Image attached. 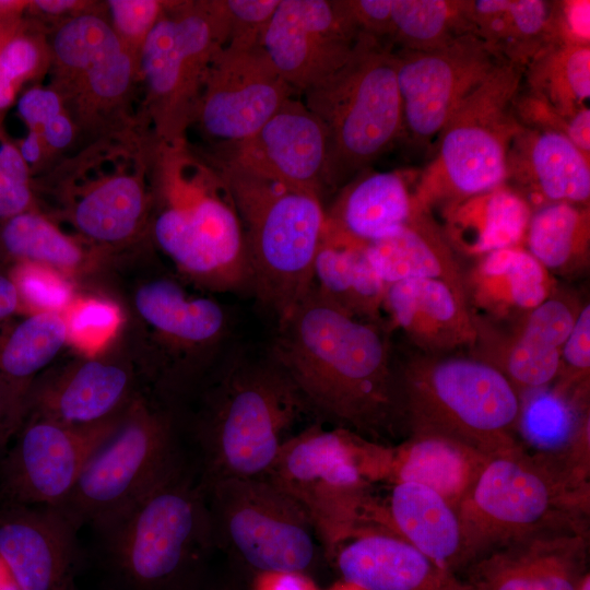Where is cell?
<instances>
[{"mask_svg": "<svg viewBox=\"0 0 590 590\" xmlns=\"http://www.w3.org/2000/svg\"><path fill=\"white\" fill-rule=\"evenodd\" d=\"M225 182L249 260L250 291L280 322L312 286L326 232V208L312 193L232 162L205 160Z\"/></svg>", "mask_w": 590, "mask_h": 590, "instance_id": "obj_6", "label": "cell"}, {"mask_svg": "<svg viewBox=\"0 0 590 590\" xmlns=\"http://www.w3.org/2000/svg\"><path fill=\"white\" fill-rule=\"evenodd\" d=\"M527 91L563 115L588 106L590 45L553 44L524 68Z\"/></svg>", "mask_w": 590, "mask_h": 590, "instance_id": "obj_39", "label": "cell"}, {"mask_svg": "<svg viewBox=\"0 0 590 590\" xmlns=\"http://www.w3.org/2000/svg\"><path fill=\"white\" fill-rule=\"evenodd\" d=\"M590 371V305L581 306L575 323L560 352L557 389L568 392L573 388L586 390Z\"/></svg>", "mask_w": 590, "mask_h": 590, "instance_id": "obj_50", "label": "cell"}, {"mask_svg": "<svg viewBox=\"0 0 590 590\" xmlns=\"http://www.w3.org/2000/svg\"><path fill=\"white\" fill-rule=\"evenodd\" d=\"M524 243L550 273L568 278L585 272L590 253L589 204L554 202L534 209Z\"/></svg>", "mask_w": 590, "mask_h": 590, "instance_id": "obj_37", "label": "cell"}, {"mask_svg": "<svg viewBox=\"0 0 590 590\" xmlns=\"http://www.w3.org/2000/svg\"><path fill=\"white\" fill-rule=\"evenodd\" d=\"M211 158L232 162L318 197L331 192L328 137L304 102L290 97L250 137L216 145Z\"/></svg>", "mask_w": 590, "mask_h": 590, "instance_id": "obj_20", "label": "cell"}, {"mask_svg": "<svg viewBox=\"0 0 590 590\" xmlns=\"http://www.w3.org/2000/svg\"><path fill=\"white\" fill-rule=\"evenodd\" d=\"M406 435L447 437L489 457L520 445L521 394L479 357L415 355L398 359Z\"/></svg>", "mask_w": 590, "mask_h": 590, "instance_id": "obj_7", "label": "cell"}, {"mask_svg": "<svg viewBox=\"0 0 590 590\" xmlns=\"http://www.w3.org/2000/svg\"><path fill=\"white\" fill-rule=\"evenodd\" d=\"M0 253L12 264L30 262L72 274L85 263L82 247L35 210L0 225Z\"/></svg>", "mask_w": 590, "mask_h": 590, "instance_id": "obj_40", "label": "cell"}, {"mask_svg": "<svg viewBox=\"0 0 590 590\" xmlns=\"http://www.w3.org/2000/svg\"><path fill=\"white\" fill-rule=\"evenodd\" d=\"M78 531L56 508L0 505V557L22 590H74Z\"/></svg>", "mask_w": 590, "mask_h": 590, "instance_id": "obj_22", "label": "cell"}, {"mask_svg": "<svg viewBox=\"0 0 590 590\" xmlns=\"http://www.w3.org/2000/svg\"><path fill=\"white\" fill-rule=\"evenodd\" d=\"M403 135L418 145L437 138L463 102L504 61L472 34L430 50H396Z\"/></svg>", "mask_w": 590, "mask_h": 590, "instance_id": "obj_17", "label": "cell"}, {"mask_svg": "<svg viewBox=\"0 0 590 590\" xmlns=\"http://www.w3.org/2000/svg\"><path fill=\"white\" fill-rule=\"evenodd\" d=\"M531 213L526 199L504 184L441 208L440 227L453 251L481 258L522 246Z\"/></svg>", "mask_w": 590, "mask_h": 590, "instance_id": "obj_34", "label": "cell"}, {"mask_svg": "<svg viewBox=\"0 0 590 590\" xmlns=\"http://www.w3.org/2000/svg\"><path fill=\"white\" fill-rule=\"evenodd\" d=\"M529 393H531L530 400L526 405L521 403L519 429L522 428L523 433L526 432L535 440L550 444L563 440L567 444L571 439L568 436L573 437L579 428H569L571 423L567 402L568 393L557 388L552 392H546L543 388Z\"/></svg>", "mask_w": 590, "mask_h": 590, "instance_id": "obj_46", "label": "cell"}, {"mask_svg": "<svg viewBox=\"0 0 590 590\" xmlns=\"http://www.w3.org/2000/svg\"><path fill=\"white\" fill-rule=\"evenodd\" d=\"M126 410L90 425L27 414L0 460L2 500L60 507L90 460L117 430Z\"/></svg>", "mask_w": 590, "mask_h": 590, "instance_id": "obj_16", "label": "cell"}, {"mask_svg": "<svg viewBox=\"0 0 590 590\" xmlns=\"http://www.w3.org/2000/svg\"><path fill=\"white\" fill-rule=\"evenodd\" d=\"M394 47L359 34L347 61L304 92L328 137L331 190L362 174L403 135Z\"/></svg>", "mask_w": 590, "mask_h": 590, "instance_id": "obj_8", "label": "cell"}, {"mask_svg": "<svg viewBox=\"0 0 590 590\" xmlns=\"http://www.w3.org/2000/svg\"><path fill=\"white\" fill-rule=\"evenodd\" d=\"M50 50L45 31L19 28L0 49V114L14 102L21 86L49 71Z\"/></svg>", "mask_w": 590, "mask_h": 590, "instance_id": "obj_42", "label": "cell"}, {"mask_svg": "<svg viewBox=\"0 0 590 590\" xmlns=\"http://www.w3.org/2000/svg\"><path fill=\"white\" fill-rule=\"evenodd\" d=\"M579 590H590V575L589 574L582 580Z\"/></svg>", "mask_w": 590, "mask_h": 590, "instance_id": "obj_63", "label": "cell"}, {"mask_svg": "<svg viewBox=\"0 0 590 590\" xmlns=\"http://www.w3.org/2000/svg\"><path fill=\"white\" fill-rule=\"evenodd\" d=\"M552 26L556 44L590 45V1H553Z\"/></svg>", "mask_w": 590, "mask_h": 590, "instance_id": "obj_51", "label": "cell"}, {"mask_svg": "<svg viewBox=\"0 0 590 590\" xmlns=\"http://www.w3.org/2000/svg\"><path fill=\"white\" fill-rule=\"evenodd\" d=\"M138 393L133 371L127 364L86 357L36 377L28 389L27 414L90 425L121 413Z\"/></svg>", "mask_w": 590, "mask_h": 590, "instance_id": "obj_23", "label": "cell"}, {"mask_svg": "<svg viewBox=\"0 0 590 590\" xmlns=\"http://www.w3.org/2000/svg\"><path fill=\"white\" fill-rule=\"evenodd\" d=\"M17 113L44 143L47 161L66 153L78 140L76 128L61 98L50 87L33 86L17 102Z\"/></svg>", "mask_w": 590, "mask_h": 590, "instance_id": "obj_43", "label": "cell"}, {"mask_svg": "<svg viewBox=\"0 0 590 590\" xmlns=\"http://www.w3.org/2000/svg\"><path fill=\"white\" fill-rule=\"evenodd\" d=\"M204 488L216 551L250 575H310L321 554L303 510L268 480L231 479Z\"/></svg>", "mask_w": 590, "mask_h": 590, "instance_id": "obj_14", "label": "cell"}, {"mask_svg": "<svg viewBox=\"0 0 590 590\" xmlns=\"http://www.w3.org/2000/svg\"><path fill=\"white\" fill-rule=\"evenodd\" d=\"M68 343L67 326L61 312L28 314L0 328V378L30 388Z\"/></svg>", "mask_w": 590, "mask_h": 590, "instance_id": "obj_38", "label": "cell"}, {"mask_svg": "<svg viewBox=\"0 0 590 590\" xmlns=\"http://www.w3.org/2000/svg\"><path fill=\"white\" fill-rule=\"evenodd\" d=\"M31 169L16 145L0 143V225L33 208Z\"/></svg>", "mask_w": 590, "mask_h": 590, "instance_id": "obj_48", "label": "cell"}, {"mask_svg": "<svg viewBox=\"0 0 590 590\" xmlns=\"http://www.w3.org/2000/svg\"><path fill=\"white\" fill-rule=\"evenodd\" d=\"M223 3L228 30L225 47L249 49L261 46L280 0H223Z\"/></svg>", "mask_w": 590, "mask_h": 590, "instance_id": "obj_49", "label": "cell"}, {"mask_svg": "<svg viewBox=\"0 0 590 590\" xmlns=\"http://www.w3.org/2000/svg\"><path fill=\"white\" fill-rule=\"evenodd\" d=\"M524 68L502 61L460 104L437 137V153L413 190L426 211L506 182L508 151L522 126L514 102Z\"/></svg>", "mask_w": 590, "mask_h": 590, "instance_id": "obj_10", "label": "cell"}, {"mask_svg": "<svg viewBox=\"0 0 590 590\" xmlns=\"http://www.w3.org/2000/svg\"><path fill=\"white\" fill-rule=\"evenodd\" d=\"M168 1L108 0L105 7L110 25L123 45L138 58L152 28Z\"/></svg>", "mask_w": 590, "mask_h": 590, "instance_id": "obj_47", "label": "cell"}, {"mask_svg": "<svg viewBox=\"0 0 590 590\" xmlns=\"http://www.w3.org/2000/svg\"><path fill=\"white\" fill-rule=\"evenodd\" d=\"M134 305L157 345L152 376L158 400L175 410L234 344L229 345L233 319L216 299L193 296L169 278L138 287Z\"/></svg>", "mask_w": 590, "mask_h": 590, "instance_id": "obj_15", "label": "cell"}, {"mask_svg": "<svg viewBox=\"0 0 590 590\" xmlns=\"http://www.w3.org/2000/svg\"><path fill=\"white\" fill-rule=\"evenodd\" d=\"M0 590H22L12 573L0 557Z\"/></svg>", "mask_w": 590, "mask_h": 590, "instance_id": "obj_60", "label": "cell"}, {"mask_svg": "<svg viewBox=\"0 0 590 590\" xmlns=\"http://www.w3.org/2000/svg\"><path fill=\"white\" fill-rule=\"evenodd\" d=\"M362 437L315 422L286 441L263 477L303 510L330 560L344 542L379 520L381 507L362 467Z\"/></svg>", "mask_w": 590, "mask_h": 590, "instance_id": "obj_11", "label": "cell"}, {"mask_svg": "<svg viewBox=\"0 0 590 590\" xmlns=\"http://www.w3.org/2000/svg\"><path fill=\"white\" fill-rule=\"evenodd\" d=\"M588 548V530H540L475 560L463 580L471 590H579L589 574Z\"/></svg>", "mask_w": 590, "mask_h": 590, "instance_id": "obj_21", "label": "cell"}, {"mask_svg": "<svg viewBox=\"0 0 590 590\" xmlns=\"http://www.w3.org/2000/svg\"><path fill=\"white\" fill-rule=\"evenodd\" d=\"M146 143L132 165L117 164L73 188L70 217L86 238L103 245L131 240L148 222L152 192L146 186Z\"/></svg>", "mask_w": 590, "mask_h": 590, "instance_id": "obj_28", "label": "cell"}, {"mask_svg": "<svg viewBox=\"0 0 590 590\" xmlns=\"http://www.w3.org/2000/svg\"><path fill=\"white\" fill-rule=\"evenodd\" d=\"M27 5L28 2L0 1V27L19 21L23 9Z\"/></svg>", "mask_w": 590, "mask_h": 590, "instance_id": "obj_59", "label": "cell"}, {"mask_svg": "<svg viewBox=\"0 0 590 590\" xmlns=\"http://www.w3.org/2000/svg\"><path fill=\"white\" fill-rule=\"evenodd\" d=\"M505 184L532 211L554 202L589 204V155L562 133L522 127L508 151Z\"/></svg>", "mask_w": 590, "mask_h": 590, "instance_id": "obj_27", "label": "cell"}, {"mask_svg": "<svg viewBox=\"0 0 590 590\" xmlns=\"http://www.w3.org/2000/svg\"><path fill=\"white\" fill-rule=\"evenodd\" d=\"M28 389L0 378V460L27 414Z\"/></svg>", "mask_w": 590, "mask_h": 590, "instance_id": "obj_53", "label": "cell"}, {"mask_svg": "<svg viewBox=\"0 0 590 590\" xmlns=\"http://www.w3.org/2000/svg\"><path fill=\"white\" fill-rule=\"evenodd\" d=\"M342 580L361 590H471L397 533L364 529L334 553Z\"/></svg>", "mask_w": 590, "mask_h": 590, "instance_id": "obj_25", "label": "cell"}, {"mask_svg": "<svg viewBox=\"0 0 590 590\" xmlns=\"http://www.w3.org/2000/svg\"><path fill=\"white\" fill-rule=\"evenodd\" d=\"M20 26V20L0 27V49Z\"/></svg>", "mask_w": 590, "mask_h": 590, "instance_id": "obj_62", "label": "cell"}, {"mask_svg": "<svg viewBox=\"0 0 590 590\" xmlns=\"http://www.w3.org/2000/svg\"><path fill=\"white\" fill-rule=\"evenodd\" d=\"M17 149L30 169L48 165L45 146L37 132L28 130Z\"/></svg>", "mask_w": 590, "mask_h": 590, "instance_id": "obj_58", "label": "cell"}, {"mask_svg": "<svg viewBox=\"0 0 590 590\" xmlns=\"http://www.w3.org/2000/svg\"><path fill=\"white\" fill-rule=\"evenodd\" d=\"M92 3L91 1L79 0H37L30 2V7L34 8V11L47 19L48 22H55V25H57L85 10Z\"/></svg>", "mask_w": 590, "mask_h": 590, "instance_id": "obj_55", "label": "cell"}, {"mask_svg": "<svg viewBox=\"0 0 590 590\" xmlns=\"http://www.w3.org/2000/svg\"><path fill=\"white\" fill-rule=\"evenodd\" d=\"M1 503H2V498L0 497V505H1Z\"/></svg>", "mask_w": 590, "mask_h": 590, "instance_id": "obj_64", "label": "cell"}, {"mask_svg": "<svg viewBox=\"0 0 590 590\" xmlns=\"http://www.w3.org/2000/svg\"><path fill=\"white\" fill-rule=\"evenodd\" d=\"M62 315L68 343L87 354L105 346L120 323L118 306L96 297L74 298Z\"/></svg>", "mask_w": 590, "mask_h": 590, "instance_id": "obj_45", "label": "cell"}, {"mask_svg": "<svg viewBox=\"0 0 590 590\" xmlns=\"http://www.w3.org/2000/svg\"><path fill=\"white\" fill-rule=\"evenodd\" d=\"M251 577L250 590H317L310 576L302 573H259Z\"/></svg>", "mask_w": 590, "mask_h": 590, "instance_id": "obj_54", "label": "cell"}, {"mask_svg": "<svg viewBox=\"0 0 590 590\" xmlns=\"http://www.w3.org/2000/svg\"><path fill=\"white\" fill-rule=\"evenodd\" d=\"M118 590H197L216 551L204 488L186 456L98 531Z\"/></svg>", "mask_w": 590, "mask_h": 590, "instance_id": "obj_5", "label": "cell"}, {"mask_svg": "<svg viewBox=\"0 0 590 590\" xmlns=\"http://www.w3.org/2000/svg\"><path fill=\"white\" fill-rule=\"evenodd\" d=\"M586 155H590V109L589 106L578 109L571 117L567 137Z\"/></svg>", "mask_w": 590, "mask_h": 590, "instance_id": "obj_57", "label": "cell"}, {"mask_svg": "<svg viewBox=\"0 0 590 590\" xmlns=\"http://www.w3.org/2000/svg\"><path fill=\"white\" fill-rule=\"evenodd\" d=\"M391 16V44L400 50H430L472 34L467 0H392Z\"/></svg>", "mask_w": 590, "mask_h": 590, "instance_id": "obj_41", "label": "cell"}, {"mask_svg": "<svg viewBox=\"0 0 590 590\" xmlns=\"http://www.w3.org/2000/svg\"><path fill=\"white\" fill-rule=\"evenodd\" d=\"M190 450L203 487L231 479H261L295 427L314 416L269 350L232 345L191 394Z\"/></svg>", "mask_w": 590, "mask_h": 590, "instance_id": "obj_2", "label": "cell"}, {"mask_svg": "<svg viewBox=\"0 0 590 590\" xmlns=\"http://www.w3.org/2000/svg\"><path fill=\"white\" fill-rule=\"evenodd\" d=\"M581 306L557 290L515 322L502 341L479 334L477 343L491 356L483 359L497 367L522 392L547 388L560 370V352Z\"/></svg>", "mask_w": 590, "mask_h": 590, "instance_id": "obj_24", "label": "cell"}, {"mask_svg": "<svg viewBox=\"0 0 590 590\" xmlns=\"http://www.w3.org/2000/svg\"><path fill=\"white\" fill-rule=\"evenodd\" d=\"M197 590H244L237 582L232 580L220 582H208V579Z\"/></svg>", "mask_w": 590, "mask_h": 590, "instance_id": "obj_61", "label": "cell"}, {"mask_svg": "<svg viewBox=\"0 0 590 590\" xmlns=\"http://www.w3.org/2000/svg\"><path fill=\"white\" fill-rule=\"evenodd\" d=\"M382 524L451 573L465 570L458 511L430 487L415 482L391 484Z\"/></svg>", "mask_w": 590, "mask_h": 590, "instance_id": "obj_33", "label": "cell"}, {"mask_svg": "<svg viewBox=\"0 0 590 590\" xmlns=\"http://www.w3.org/2000/svg\"><path fill=\"white\" fill-rule=\"evenodd\" d=\"M152 234L177 270L217 293L250 290L251 273L243 226L220 174L187 142L152 140L148 148Z\"/></svg>", "mask_w": 590, "mask_h": 590, "instance_id": "obj_3", "label": "cell"}, {"mask_svg": "<svg viewBox=\"0 0 590 590\" xmlns=\"http://www.w3.org/2000/svg\"><path fill=\"white\" fill-rule=\"evenodd\" d=\"M552 11L553 1L467 0L472 34L500 59L523 68L555 44Z\"/></svg>", "mask_w": 590, "mask_h": 590, "instance_id": "obj_35", "label": "cell"}, {"mask_svg": "<svg viewBox=\"0 0 590 590\" xmlns=\"http://www.w3.org/2000/svg\"><path fill=\"white\" fill-rule=\"evenodd\" d=\"M227 35L223 0L167 2L139 59L146 114L156 141H186L209 68L226 45Z\"/></svg>", "mask_w": 590, "mask_h": 590, "instance_id": "obj_13", "label": "cell"}, {"mask_svg": "<svg viewBox=\"0 0 590 590\" xmlns=\"http://www.w3.org/2000/svg\"><path fill=\"white\" fill-rule=\"evenodd\" d=\"M382 311L423 355H452L475 346L477 327L467 300L436 279H409L387 285Z\"/></svg>", "mask_w": 590, "mask_h": 590, "instance_id": "obj_26", "label": "cell"}, {"mask_svg": "<svg viewBox=\"0 0 590 590\" xmlns=\"http://www.w3.org/2000/svg\"><path fill=\"white\" fill-rule=\"evenodd\" d=\"M312 286L354 317L385 321L387 285L371 268L362 246L324 236L314 263Z\"/></svg>", "mask_w": 590, "mask_h": 590, "instance_id": "obj_36", "label": "cell"}, {"mask_svg": "<svg viewBox=\"0 0 590 590\" xmlns=\"http://www.w3.org/2000/svg\"><path fill=\"white\" fill-rule=\"evenodd\" d=\"M464 274V295L474 317L518 321L555 291L551 273L522 246L489 252Z\"/></svg>", "mask_w": 590, "mask_h": 590, "instance_id": "obj_30", "label": "cell"}, {"mask_svg": "<svg viewBox=\"0 0 590 590\" xmlns=\"http://www.w3.org/2000/svg\"><path fill=\"white\" fill-rule=\"evenodd\" d=\"M48 43L49 86L61 98L78 139L102 142L128 135L139 59L113 30L105 4L93 2L55 25Z\"/></svg>", "mask_w": 590, "mask_h": 590, "instance_id": "obj_9", "label": "cell"}, {"mask_svg": "<svg viewBox=\"0 0 590 590\" xmlns=\"http://www.w3.org/2000/svg\"><path fill=\"white\" fill-rule=\"evenodd\" d=\"M8 273L16 286L23 311L28 314H62L75 298L68 275L56 269L22 262L12 264Z\"/></svg>", "mask_w": 590, "mask_h": 590, "instance_id": "obj_44", "label": "cell"}, {"mask_svg": "<svg viewBox=\"0 0 590 590\" xmlns=\"http://www.w3.org/2000/svg\"><path fill=\"white\" fill-rule=\"evenodd\" d=\"M364 252L386 285L409 279H436L465 298L464 273L455 251L432 212L418 204L405 224L364 246Z\"/></svg>", "mask_w": 590, "mask_h": 590, "instance_id": "obj_32", "label": "cell"}, {"mask_svg": "<svg viewBox=\"0 0 590 590\" xmlns=\"http://www.w3.org/2000/svg\"><path fill=\"white\" fill-rule=\"evenodd\" d=\"M343 3L358 34L391 44L392 0H343Z\"/></svg>", "mask_w": 590, "mask_h": 590, "instance_id": "obj_52", "label": "cell"}, {"mask_svg": "<svg viewBox=\"0 0 590 590\" xmlns=\"http://www.w3.org/2000/svg\"><path fill=\"white\" fill-rule=\"evenodd\" d=\"M295 91L261 46L223 47L205 79L193 125L217 145L255 133Z\"/></svg>", "mask_w": 590, "mask_h": 590, "instance_id": "obj_18", "label": "cell"}, {"mask_svg": "<svg viewBox=\"0 0 590 590\" xmlns=\"http://www.w3.org/2000/svg\"><path fill=\"white\" fill-rule=\"evenodd\" d=\"M23 311L19 292L8 272L0 271V328Z\"/></svg>", "mask_w": 590, "mask_h": 590, "instance_id": "obj_56", "label": "cell"}, {"mask_svg": "<svg viewBox=\"0 0 590 590\" xmlns=\"http://www.w3.org/2000/svg\"><path fill=\"white\" fill-rule=\"evenodd\" d=\"M389 332L386 321L354 317L311 286L268 350L320 423L382 442L406 434Z\"/></svg>", "mask_w": 590, "mask_h": 590, "instance_id": "obj_1", "label": "cell"}, {"mask_svg": "<svg viewBox=\"0 0 590 590\" xmlns=\"http://www.w3.org/2000/svg\"><path fill=\"white\" fill-rule=\"evenodd\" d=\"M589 456L567 445L492 457L458 508L465 569L492 551L550 528L588 530Z\"/></svg>", "mask_w": 590, "mask_h": 590, "instance_id": "obj_4", "label": "cell"}, {"mask_svg": "<svg viewBox=\"0 0 590 590\" xmlns=\"http://www.w3.org/2000/svg\"><path fill=\"white\" fill-rule=\"evenodd\" d=\"M358 36L343 0H280L261 47L286 83L304 93L347 61Z\"/></svg>", "mask_w": 590, "mask_h": 590, "instance_id": "obj_19", "label": "cell"}, {"mask_svg": "<svg viewBox=\"0 0 590 590\" xmlns=\"http://www.w3.org/2000/svg\"><path fill=\"white\" fill-rule=\"evenodd\" d=\"M416 205L401 173H362L326 210L324 236L364 247L405 224Z\"/></svg>", "mask_w": 590, "mask_h": 590, "instance_id": "obj_31", "label": "cell"}, {"mask_svg": "<svg viewBox=\"0 0 590 590\" xmlns=\"http://www.w3.org/2000/svg\"><path fill=\"white\" fill-rule=\"evenodd\" d=\"M491 458L447 437L410 434L397 446L379 444L376 481L425 485L458 511Z\"/></svg>", "mask_w": 590, "mask_h": 590, "instance_id": "obj_29", "label": "cell"}, {"mask_svg": "<svg viewBox=\"0 0 590 590\" xmlns=\"http://www.w3.org/2000/svg\"><path fill=\"white\" fill-rule=\"evenodd\" d=\"M186 456L175 411L138 393L58 509L76 530L101 531L125 514Z\"/></svg>", "mask_w": 590, "mask_h": 590, "instance_id": "obj_12", "label": "cell"}]
</instances>
